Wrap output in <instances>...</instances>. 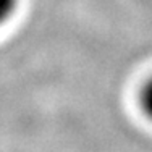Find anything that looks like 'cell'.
<instances>
[{"label":"cell","mask_w":152,"mask_h":152,"mask_svg":"<svg viewBox=\"0 0 152 152\" xmlns=\"http://www.w3.org/2000/svg\"><path fill=\"white\" fill-rule=\"evenodd\" d=\"M141 107L144 113L152 120V78L146 83V86L141 91Z\"/></svg>","instance_id":"obj_1"},{"label":"cell","mask_w":152,"mask_h":152,"mask_svg":"<svg viewBox=\"0 0 152 152\" xmlns=\"http://www.w3.org/2000/svg\"><path fill=\"white\" fill-rule=\"evenodd\" d=\"M16 8V0H0V26L7 23Z\"/></svg>","instance_id":"obj_2"}]
</instances>
